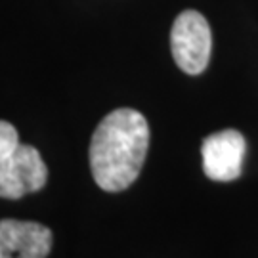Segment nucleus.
I'll use <instances>...</instances> for the list:
<instances>
[{"mask_svg":"<svg viewBox=\"0 0 258 258\" xmlns=\"http://www.w3.org/2000/svg\"><path fill=\"white\" fill-rule=\"evenodd\" d=\"M50 249V228L29 220H0V258H46Z\"/></svg>","mask_w":258,"mask_h":258,"instance_id":"obj_5","label":"nucleus"},{"mask_svg":"<svg viewBox=\"0 0 258 258\" xmlns=\"http://www.w3.org/2000/svg\"><path fill=\"white\" fill-rule=\"evenodd\" d=\"M18 130L6 120H0V163L18 148Z\"/></svg>","mask_w":258,"mask_h":258,"instance_id":"obj_6","label":"nucleus"},{"mask_svg":"<svg viewBox=\"0 0 258 258\" xmlns=\"http://www.w3.org/2000/svg\"><path fill=\"white\" fill-rule=\"evenodd\" d=\"M205 174L214 182H231L239 178L243 157H245V138L237 130H222L205 138L203 148Z\"/></svg>","mask_w":258,"mask_h":258,"instance_id":"obj_4","label":"nucleus"},{"mask_svg":"<svg viewBox=\"0 0 258 258\" xmlns=\"http://www.w3.org/2000/svg\"><path fill=\"white\" fill-rule=\"evenodd\" d=\"M48 180V168L33 146L18 144L0 163V197L21 199L42 189Z\"/></svg>","mask_w":258,"mask_h":258,"instance_id":"obj_3","label":"nucleus"},{"mask_svg":"<svg viewBox=\"0 0 258 258\" xmlns=\"http://www.w3.org/2000/svg\"><path fill=\"white\" fill-rule=\"evenodd\" d=\"M170 50L176 65L184 73L199 75L207 69L212 52V35L207 19L199 12L185 10L174 19Z\"/></svg>","mask_w":258,"mask_h":258,"instance_id":"obj_2","label":"nucleus"},{"mask_svg":"<svg viewBox=\"0 0 258 258\" xmlns=\"http://www.w3.org/2000/svg\"><path fill=\"white\" fill-rule=\"evenodd\" d=\"M149 149V124L136 109L111 111L90 142V168L103 191H122L136 182Z\"/></svg>","mask_w":258,"mask_h":258,"instance_id":"obj_1","label":"nucleus"}]
</instances>
